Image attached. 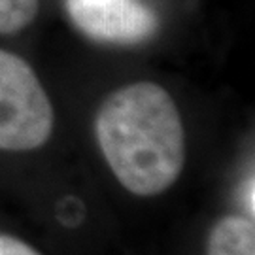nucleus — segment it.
Here are the masks:
<instances>
[{
    "label": "nucleus",
    "mask_w": 255,
    "mask_h": 255,
    "mask_svg": "<svg viewBox=\"0 0 255 255\" xmlns=\"http://www.w3.org/2000/svg\"><path fill=\"white\" fill-rule=\"evenodd\" d=\"M0 255H40L36 250L21 242L19 238L0 235Z\"/></svg>",
    "instance_id": "6"
},
{
    "label": "nucleus",
    "mask_w": 255,
    "mask_h": 255,
    "mask_svg": "<svg viewBox=\"0 0 255 255\" xmlns=\"http://www.w3.org/2000/svg\"><path fill=\"white\" fill-rule=\"evenodd\" d=\"M244 201H246V208H250V216H254V178H250L246 183V191H244Z\"/></svg>",
    "instance_id": "7"
},
{
    "label": "nucleus",
    "mask_w": 255,
    "mask_h": 255,
    "mask_svg": "<svg viewBox=\"0 0 255 255\" xmlns=\"http://www.w3.org/2000/svg\"><path fill=\"white\" fill-rule=\"evenodd\" d=\"M38 13V0H0V34H11L30 25Z\"/></svg>",
    "instance_id": "5"
},
{
    "label": "nucleus",
    "mask_w": 255,
    "mask_h": 255,
    "mask_svg": "<svg viewBox=\"0 0 255 255\" xmlns=\"http://www.w3.org/2000/svg\"><path fill=\"white\" fill-rule=\"evenodd\" d=\"M206 255H255L254 221L242 216H227L212 227Z\"/></svg>",
    "instance_id": "4"
},
{
    "label": "nucleus",
    "mask_w": 255,
    "mask_h": 255,
    "mask_svg": "<svg viewBox=\"0 0 255 255\" xmlns=\"http://www.w3.org/2000/svg\"><path fill=\"white\" fill-rule=\"evenodd\" d=\"M53 130V106L34 70L0 49V149L30 151Z\"/></svg>",
    "instance_id": "2"
},
{
    "label": "nucleus",
    "mask_w": 255,
    "mask_h": 255,
    "mask_svg": "<svg viewBox=\"0 0 255 255\" xmlns=\"http://www.w3.org/2000/svg\"><path fill=\"white\" fill-rule=\"evenodd\" d=\"M85 36L108 44H138L155 34L159 19L138 0H64Z\"/></svg>",
    "instance_id": "3"
},
{
    "label": "nucleus",
    "mask_w": 255,
    "mask_h": 255,
    "mask_svg": "<svg viewBox=\"0 0 255 255\" xmlns=\"http://www.w3.org/2000/svg\"><path fill=\"white\" fill-rule=\"evenodd\" d=\"M95 132L112 172L134 195H159L182 174V116L157 83H130L112 93L97 114Z\"/></svg>",
    "instance_id": "1"
}]
</instances>
